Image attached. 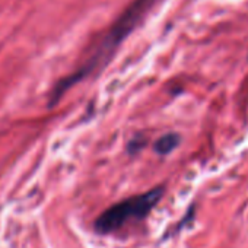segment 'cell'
Instances as JSON below:
<instances>
[{"mask_svg":"<svg viewBox=\"0 0 248 248\" xmlns=\"http://www.w3.org/2000/svg\"><path fill=\"white\" fill-rule=\"evenodd\" d=\"M156 0H135V2L124 11L117 21L108 28L105 35L98 41V44L89 51V54L82 60V63L64 79H62L50 93V105H54L64 92H67L73 85L80 82L82 79L92 75L96 69L102 67L108 59L115 53L117 47L130 35L135 28L143 21Z\"/></svg>","mask_w":248,"mask_h":248,"instance_id":"1","label":"cell"},{"mask_svg":"<svg viewBox=\"0 0 248 248\" xmlns=\"http://www.w3.org/2000/svg\"><path fill=\"white\" fill-rule=\"evenodd\" d=\"M180 145V136L177 133H167L155 142V152L159 155H168Z\"/></svg>","mask_w":248,"mask_h":248,"instance_id":"3","label":"cell"},{"mask_svg":"<svg viewBox=\"0 0 248 248\" xmlns=\"http://www.w3.org/2000/svg\"><path fill=\"white\" fill-rule=\"evenodd\" d=\"M164 196V187H155L143 194L124 199L107 210H104L95 220V231L98 233H111L118 231L130 220L145 219Z\"/></svg>","mask_w":248,"mask_h":248,"instance_id":"2","label":"cell"}]
</instances>
